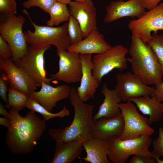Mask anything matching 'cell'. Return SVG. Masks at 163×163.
<instances>
[{
	"mask_svg": "<svg viewBox=\"0 0 163 163\" xmlns=\"http://www.w3.org/2000/svg\"><path fill=\"white\" fill-rule=\"evenodd\" d=\"M19 111L10 108V124L5 143L14 154H27L34 149L46 129V120L41 119L33 111L30 110L24 117Z\"/></svg>",
	"mask_w": 163,
	"mask_h": 163,
	"instance_id": "1",
	"label": "cell"
},
{
	"mask_svg": "<svg viewBox=\"0 0 163 163\" xmlns=\"http://www.w3.org/2000/svg\"><path fill=\"white\" fill-rule=\"evenodd\" d=\"M73 107L74 116L71 124L64 128H50L48 133L56 141L78 140L83 142L92 138L94 125L93 113L94 106L83 102L75 88L71 87L69 97Z\"/></svg>",
	"mask_w": 163,
	"mask_h": 163,
	"instance_id": "2",
	"label": "cell"
},
{
	"mask_svg": "<svg viewBox=\"0 0 163 163\" xmlns=\"http://www.w3.org/2000/svg\"><path fill=\"white\" fill-rule=\"evenodd\" d=\"M129 53L131 57L127 61L130 63L133 73L144 84L155 87L162 82L161 67L155 53L147 43L133 34Z\"/></svg>",
	"mask_w": 163,
	"mask_h": 163,
	"instance_id": "3",
	"label": "cell"
},
{
	"mask_svg": "<svg viewBox=\"0 0 163 163\" xmlns=\"http://www.w3.org/2000/svg\"><path fill=\"white\" fill-rule=\"evenodd\" d=\"M23 12L28 17L34 29L33 32L29 30L24 32L28 45L35 46L52 45L57 49L65 50L70 45L68 36V22L56 27L39 26L33 21L25 9Z\"/></svg>",
	"mask_w": 163,
	"mask_h": 163,
	"instance_id": "4",
	"label": "cell"
},
{
	"mask_svg": "<svg viewBox=\"0 0 163 163\" xmlns=\"http://www.w3.org/2000/svg\"><path fill=\"white\" fill-rule=\"evenodd\" d=\"M151 136L143 134L129 139L121 140L117 137L109 140V160L113 163H125L132 155L152 158L149 151L152 141Z\"/></svg>",
	"mask_w": 163,
	"mask_h": 163,
	"instance_id": "5",
	"label": "cell"
},
{
	"mask_svg": "<svg viewBox=\"0 0 163 163\" xmlns=\"http://www.w3.org/2000/svg\"><path fill=\"white\" fill-rule=\"evenodd\" d=\"M0 19V35L11 47L13 54L12 60L18 66L22 57L27 53L29 46L22 30L25 18L22 15L14 14Z\"/></svg>",
	"mask_w": 163,
	"mask_h": 163,
	"instance_id": "6",
	"label": "cell"
},
{
	"mask_svg": "<svg viewBox=\"0 0 163 163\" xmlns=\"http://www.w3.org/2000/svg\"><path fill=\"white\" fill-rule=\"evenodd\" d=\"M129 50L121 44H118L105 52L95 54L92 57V74L100 84L103 77L114 69L119 71L127 67L126 54Z\"/></svg>",
	"mask_w": 163,
	"mask_h": 163,
	"instance_id": "7",
	"label": "cell"
},
{
	"mask_svg": "<svg viewBox=\"0 0 163 163\" xmlns=\"http://www.w3.org/2000/svg\"><path fill=\"white\" fill-rule=\"evenodd\" d=\"M51 45L38 46L29 45L27 53L21 59L18 67L24 70L34 81L37 87L44 82L50 84V78H46L44 55Z\"/></svg>",
	"mask_w": 163,
	"mask_h": 163,
	"instance_id": "8",
	"label": "cell"
},
{
	"mask_svg": "<svg viewBox=\"0 0 163 163\" xmlns=\"http://www.w3.org/2000/svg\"><path fill=\"white\" fill-rule=\"evenodd\" d=\"M123 117L124 126L119 138L125 140L143 134L151 135L155 130L148 123V119L140 115L133 102L128 101L118 104Z\"/></svg>",
	"mask_w": 163,
	"mask_h": 163,
	"instance_id": "9",
	"label": "cell"
},
{
	"mask_svg": "<svg viewBox=\"0 0 163 163\" xmlns=\"http://www.w3.org/2000/svg\"><path fill=\"white\" fill-rule=\"evenodd\" d=\"M128 27L132 34L148 43L152 38V32L157 33L163 30V2L145 11L137 19L130 21Z\"/></svg>",
	"mask_w": 163,
	"mask_h": 163,
	"instance_id": "10",
	"label": "cell"
},
{
	"mask_svg": "<svg viewBox=\"0 0 163 163\" xmlns=\"http://www.w3.org/2000/svg\"><path fill=\"white\" fill-rule=\"evenodd\" d=\"M59 56V69L56 73L50 75L51 81L56 80L67 83L80 82L82 75V66L80 54L57 49Z\"/></svg>",
	"mask_w": 163,
	"mask_h": 163,
	"instance_id": "11",
	"label": "cell"
},
{
	"mask_svg": "<svg viewBox=\"0 0 163 163\" xmlns=\"http://www.w3.org/2000/svg\"><path fill=\"white\" fill-rule=\"evenodd\" d=\"M116 78L117 83L114 89L123 102L134 97L153 96L155 87L144 84L140 78L134 73H118Z\"/></svg>",
	"mask_w": 163,
	"mask_h": 163,
	"instance_id": "12",
	"label": "cell"
},
{
	"mask_svg": "<svg viewBox=\"0 0 163 163\" xmlns=\"http://www.w3.org/2000/svg\"><path fill=\"white\" fill-rule=\"evenodd\" d=\"M0 69L9 86L29 97L37 88L34 81L11 59L0 57Z\"/></svg>",
	"mask_w": 163,
	"mask_h": 163,
	"instance_id": "13",
	"label": "cell"
},
{
	"mask_svg": "<svg viewBox=\"0 0 163 163\" xmlns=\"http://www.w3.org/2000/svg\"><path fill=\"white\" fill-rule=\"evenodd\" d=\"M69 6L70 14L79 23L84 38L97 30L96 8L92 0L72 1Z\"/></svg>",
	"mask_w": 163,
	"mask_h": 163,
	"instance_id": "14",
	"label": "cell"
},
{
	"mask_svg": "<svg viewBox=\"0 0 163 163\" xmlns=\"http://www.w3.org/2000/svg\"><path fill=\"white\" fill-rule=\"evenodd\" d=\"M104 20L109 23L125 17L139 18L145 11L139 0H118L111 2L105 8Z\"/></svg>",
	"mask_w": 163,
	"mask_h": 163,
	"instance_id": "15",
	"label": "cell"
},
{
	"mask_svg": "<svg viewBox=\"0 0 163 163\" xmlns=\"http://www.w3.org/2000/svg\"><path fill=\"white\" fill-rule=\"evenodd\" d=\"M41 87L39 91L33 92L30 97L50 112L57 102L69 97L71 89V87L66 84L53 87L44 82L42 83Z\"/></svg>",
	"mask_w": 163,
	"mask_h": 163,
	"instance_id": "16",
	"label": "cell"
},
{
	"mask_svg": "<svg viewBox=\"0 0 163 163\" xmlns=\"http://www.w3.org/2000/svg\"><path fill=\"white\" fill-rule=\"evenodd\" d=\"M82 66V75L80 85L77 88L78 95L84 102L93 99L99 83L92 74L91 54H80Z\"/></svg>",
	"mask_w": 163,
	"mask_h": 163,
	"instance_id": "17",
	"label": "cell"
},
{
	"mask_svg": "<svg viewBox=\"0 0 163 163\" xmlns=\"http://www.w3.org/2000/svg\"><path fill=\"white\" fill-rule=\"evenodd\" d=\"M124 126V120L121 112L114 118H100L94 121L92 137L100 138L107 141L119 137Z\"/></svg>",
	"mask_w": 163,
	"mask_h": 163,
	"instance_id": "18",
	"label": "cell"
},
{
	"mask_svg": "<svg viewBox=\"0 0 163 163\" xmlns=\"http://www.w3.org/2000/svg\"><path fill=\"white\" fill-rule=\"evenodd\" d=\"M112 47L105 40L103 35L96 30L78 43L70 45L66 50L79 54H98L105 52Z\"/></svg>",
	"mask_w": 163,
	"mask_h": 163,
	"instance_id": "19",
	"label": "cell"
},
{
	"mask_svg": "<svg viewBox=\"0 0 163 163\" xmlns=\"http://www.w3.org/2000/svg\"><path fill=\"white\" fill-rule=\"evenodd\" d=\"M87 156L82 159L91 163H110L108 158L109 152L108 141L98 138L92 137L82 143Z\"/></svg>",
	"mask_w": 163,
	"mask_h": 163,
	"instance_id": "20",
	"label": "cell"
},
{
	"mask_svg": "<svg viewBox=\"0 0 163 163\" xmlns=\"http://www.w3.org/2000/svg\"><path fill=\"white\" fill-rule=\"evenodd\" d=\"M129 101L135 104L137 108L143 114L149 116L148 123L149 125L162 119L163 103L155 96H144L132 98Z\"/></svg>",
	"mask_w": 163,
	"mask_h": 163,
	"instance_id": "21",
	"label": "cell"
},
{
	"mask_svg": "<svg viewBox=\"0 0 163 163\" xmlns=\"http://www.w3.org/2000/svg\"><path fill=\"white\" fill-rule=\"evenodd\" d=\"M55 153L51 163H71L79 158L83 149V142L78 140L56 141Z\"/></svg>",
	"mask_w": 163,
	"mask_h": 163,
	"instance_id": "22",
	"label": "cell"
},
{
	"mask_svg": "<svg viewBox=\"0 0 163 163\" xmlns=\"http://www.w3.org/2000/svg\"><path fill=\"white\" fill-rule=\"evenodd\" d=\"M101 92L104 98L98 111L93 116L94 121L103 117L114 118L121 113L118 104L122 101L115 90L109 89L107 84L104 83Z\"/></svg>",
	"mask_w": 163,
	"mask_h": 163,
	"instance_id": "23",
	"label": "cell"
},
{
	"mask_svg": "<svg viewBox=\"0 0 163 163\" xmlns=\"http://www.w3.org/2000/svg\"><path fill=\"white\" fill-rule=\"evenodd\" d=\"M66 5L56 2L52 6L48 12L50 18L46 23L47 26H57L68 21L70 14Z\"/></svg>",
	"mask_w": 163,
	"mask_h": 163,
	"instance_id": "24",
	"label": "cell"
},
{
	"mask_svg": "<svg viewBox=\"0 0 163 163\" xmlns=\"http://www.w3.org/2000/svg\"><path fill=\"white\" fill-rule=\"evenodd\" d=\"M25 107L30 110L38 113L42 115L46 120H48L53 118L58 117L62 118L70 114L69 111L64 104L62 109L59 112L56 113H52L48 111L37 101L32 97H30Z\"/></svg>",
	"mask_w": 163,
	"mask_h": 163,
	"instance_id": "25",
	"label": "cell"
},
{
	"mask_svg": "<svg viewBox=\"0 0 163 163\" xmlns=\"http://www.w3.org/2000/svg\"><path fill=\"white\" fill-rule=\"evenodd\" d=\"M29 97L24 94L9 86L8 89L7 108L14 107L19 110L25 107Z\"/></svg>",
	"mask_w": 163,
	"mask_h": 163,
	"instance_id": "26",
	"label": "cell"
},
{
	"mask_svg": "<svg viewBox=\"0 0 163 163\" xmlns=\"http://www.w3.org/2000/svg\"><path fill=\"white\" fill-rule=\"evenodd\" d=\"M68 36L70 45L75 44L83 38V34L77 21L71 15L68 20Z\"/></svg>",
	"mask_w": 163,
	"mask_h": 163,
	"instance_id": "27",
	"label": "cell"
},
{
	"mask_svg": "<svg viewBox=\"0 0 163 163\" xmlns=\"http://www.w3.org/2000/svg\"><path fill=\"white\" fill-rule=\"evenodd\" d=\"M156 55L161 66L163 74V33H154L147 43Z\"/></svg>",
	"mask_w": 163,
	"mask_h": 163,
	"instance_id": "28",
	"label": "cell"
},
{
	"mask_svg": "<svg viewBox=\"0 0 163 163\" xmlns=\"http://www.w3.org/2000/svg\"><path fill=\"white\" fill-rule=\"evenodd\" d=\"M56 2V0H27L23 2L22 5L25 9L37 7L48 13L51 7Z\"/></svg>",
	"mask_w": 163,
	"mask_h": 163,
	"instance_id": "29",
	"label": "cell"
},
{
	"mask_svg": "<svg viewBox=\"0 0 163 163\" xmlns=\"http://www.w3.org/2000/svg\"><path fill=\"white\" fill-rule=\"evenodd\" d=\"M15 0H0V18L17 13Z\"/></svg>",
	"mask_w": 163,
	"mask_h": 163,
	"instance_id": "30",
	"label": "cell"
},
{
	"mask_svg": "<svg viewBox=\"0 0 163 163\" xmlns=\"http://www.w3.org/2000/svg\"><path fill=\"white\" fill-rule=\"evenodd\" d=\"M153 150L152 152V158L163 157V129L160 127L158 129V137L152 141Z\"/></svg>",
	"mask_w": 163,
	"mask_h": 163,
	"instance_id": "31",
	"label": "cell"
},
{
	"mask_svg": "<svg viewBox=\"0 0 163 163\" xmlns=\"http://www.w3.org/2000/svg\"><path fill=\"white\" fill-rule=\"evenodd\" d=\"M12 55V51L10 46L0 35V57L5 59H11Z\"/></svg>",
	"mask_w": 163,
	"mask_h": 163,
	"instance_id": "32",
	"label": "cell"
},
{
	"mask_svg": "<svg viewBox=\"0 0 163 163\" xmlns=\"http://www.w3.org/2000/svg\"><path fill=\"white\" fill-rule=\"evenodd\" d=\"M0 96L1 98L5 103H8L7 92L8 91V85L2 72L0 71Z\"/></svg>",
	"mask_w": 163,
	"mask_h": 163,
	"instance_id": "33",
	"label": "cell"
},
{
	"mask_svg": "<svg viewBox=\"0 0 163 163\" xmlns=\"http://www.w3.org/2000/svg\"><path fill=\"white\" fill-rule=\"evenodd\" d=\"M129 163H156L153 158L140 155H133L129 161Z\"/></svg>",
	"mask_w": 163,
	"mask_h": 163,
	"instance_id": "34",
	"label": "cell"
},
{
	"mask_svg": "<svg viewBox=\"0 0 163 163\" xmlns=\"http://www.w3.org/2000/svg\"><path fill=\"white\" fill-rule=\"evenodd\" d=\"M145 9L150 10L157 6L161 0H139Z\"/></svg>",
	"mask_w": 163,
	"mask_h": 163,
	"instance_id": "35",
	"label": "cell"
},
{
	"mask_svg": "<svg viewBox=\"0 0 163 163\" xmlns=\"http://www.w3.org/2000/svg\"><path fill=\"white\" fill-rule=\"evenodd\" d=\"M154 96L160 102L163 101V82L155 87L153 94Z\"/></svg>",
	"mask_w": 163,
	"mask_h": 163,
	"instance_id": "36",
	"label": "cell"
},
{
	"mask_svg": "<svg viewBox=\"0 0 163 163\" xmlns=\"http://www.w3.org/2000/svg\"><path fill=\"white\" fill-rule=\"evenodd\" d=\"M10 124V120L9 118L4 117L0 118V124L8 128Z\"/></svg>",
	"mask_w": 163,
	"mask_h": 163,
	"instance_id": "37",
	"label": "cell"
},
{
	"mask_svg": "<svg viewBox=\"0 0 163 163\" xmlns=\"http://www.w3.org/2000/svg\"><path fill=\"white\" fill-rule=\"evenodd\" d=\"M0 114L5 117L9 118L10 117L9 112L6 110L4 105L1 102H0Z\"/></svg>",
	"mask_w": 163,
	"mask_h": 163,
	"instance_id": "38",
	"label": "cell"
},
{
	"mask_svg": "<svg viewBox=\"0 0 163 163\" xmlns=\"http://www.w3.org/2000/svg\"><path fill=\"white\" fill-rule=\"evenodd\" d=\"M57 2L66 5L69 4L72 0H56Z\"/></svg>",
	"mask_w": 163,
	"mask_h": 163,
	"instance_id": "39",
	"label": "cell"
},
{
	"mask_svg": "<svg viewBox=\"0 0 163 163\" xmlns=\"http://www.w3.org/2000/svg\"><path fill=\"white\" fill-rule=\"evenodd\" d=\"M158 163H163V160H161L159 158H154Z\"/></svg>",
	"mask_w": 163,
	"mask_h": 163,
	"instance_id": "40",
	"label": "cell"
},
{
	"mask_svg": "<svg viewBox=\"0 0 163 163\" xmlns=\"http://www.w3.org/2000/svg\"><path fill=\"white\" fill-rule=\"evenodd\" d=\"M74 0L75 1L79 2V1H82L84 0Z\"/></svg>",
	"mask_w": 163,
	"mask_h": 163,
	"instance_id": "41",
	"label": "cell"
}]
</instances>
